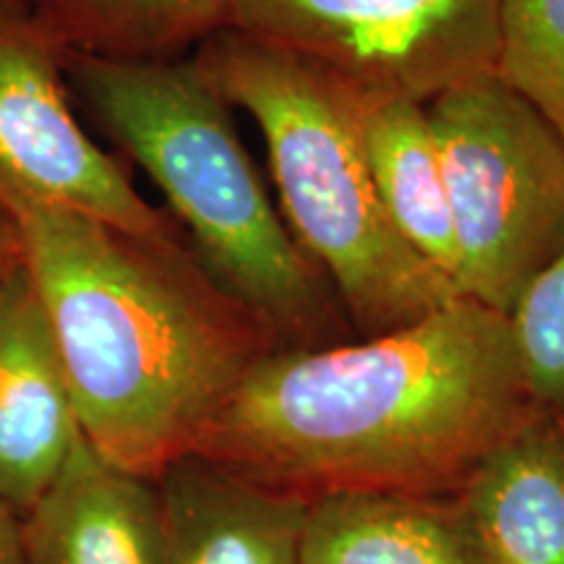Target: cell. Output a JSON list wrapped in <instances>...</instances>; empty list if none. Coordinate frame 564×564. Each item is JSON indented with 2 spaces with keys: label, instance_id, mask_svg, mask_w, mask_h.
<instances>
[{
  "label": "cell",
  "instance_id": "cell-1",
  "mask_svg": "<svg viewBox=\"0 0 564 564\" xmlns=\"http://www.w3.org/2000/svg\"><path fill=\"white\" fill-rule=\"evenodd\" d=\"M533 411L510 319L455 299L392 333L267 352L194 455L303 505L453 497Z\"/></svg>",
  "mask_w": 564,
  "mask_h": 564
},
{
  "label": "cell",
  "instance_id": "cell-2",
  "mask_svg": "<svg viewBox=\"0 0 564 564\" xmlns=\"http://www.w3.org/2000/svg\"><path fill=\"white\" fill-rule=\"evenodd\" d=\"M51 324L84 440L105 463L158 481L278 350L204 270L186 236H144L0 192Z\"/></svg>",
  "mask_w": 564,
  "mask_h": 564
},
{
  "label": "cell",
  "instance_id": "cell-3",
  "mask_svg": "<svg viewBox=\"0 0 564 564\" xmlns=\"http://www.w3.org/2000/svg\"><path fill=\"white\" fill-rule=\"evenodd\" d=\"M66 82L116 150L144 171L220 288L278 350L352 340L340 301L293 241L238 137L232 108L199 66L63 55Z\"/></svg>",
  "mask_w": 564,
  "mask_h": 564
},
{
  "label": "cell",
  "instance_id": "cell-4",
  "mask_svg": "<svg viewBox=\"0 0 564 564\" xmlns=\"http://www.w3.org/2000/svg\"><path fill=\"white\" fill-rule=\"evenodd\" d=\"M192 61L264 139L278 209L340 301L356 337L434 314L457 288L398 236L373 188L361 97L270 45L223 30Z\"/></svg>",
  "mask_w": 564,
  "mask_h": 564
},
{
  "label": "cell",
  "instance_id": "cell-5",
  "mask_svg": "<svg viewBox=\"0 0 564 564\" xmlns=\"http://www.w3.org/2000/svg\"><path fill=\"white\" fill-rule=\"evenodd\" d=\"M457 243V291L510 314L564 246V147L497 74L426 105Z\"/></svg>",
  "mask_w": 564,
  "mask_h": 564
},
{
  "label": "cell",
  "instance_id": "cell-6",
  "mask_svg": "<svg viewBox=\"0 0 564 564\" xmlns=\"http://www.w3.org/2000/svg\"><path fill=\"white\" fill-rule=\"evenodd\" d=\"M228 30L364 102L429 105L497 70L502 0H236Z\"/></svg>",
  "mask_w": 564,
  "mask_h": 564
},
{
  "label": "cell",
  "instance_id": "cell-7",
  "mask_svg": "<svg viewBox=\"0 0 564 564\" xmlns=\"http://www.w3.org/2000/svg\"><path fill=\"white\" fill-rule=\"evenodd\" d=\"M63 53L21 0H0V192L74 209L144 236H183L137 192L70 110Z\"/></svg>",
  "mask_w": 564,
  "mask_h": 564
},
{
  "label": "cell",
  "instance_id": "cell-8",
  "mask_svg": "<svg viewBox=\"0 0 564 564\" xmlns=\"http://www.w3.org/2000/svg\"><path fill=\"white\" fill-rule=\"evenodd\" d=\"M79 436L53 329L21 264L0 291V502L21 518L61 476Z\"/></svg>",
  "mask_w": 564,
  "mask_h": 564
},
{
  "label": "cell",
  "instance_id": "cell-9",
  "mask_svg": "<svg viewBox=\"0 0 564 564\" xmlns=\"http://www.w3.org/2000/svg\"><path fill=\"white\" fill-rule=\"evenodd\" d=\"M449 502L476 564H564V415L533 411Z\"/></svg>",
  "mask_w": 564,
  "mask_h": 564
},
{
  "label": "cell",
  "instance_id": "cell-10",
  "mask_svg": "<svg viewBox=\"0 0 564 564\" xmlns=\"http://www.w3.org/2000/svg\"><path fill=\"white\" fill-rule=\"evenodd\" d=\"M19 528L24 564H162L158 484L105 463L84 434Z\"/></svg>",
  "mask_w": 564,
  "mask_h": 564
},
{
  "label": "cell",
  "instance_id": "cell-11",
  "mask_svg": "<svg viewBox=\"0 0 564 564\" xmlns=\"http://www.w3.org/2000/svg\"><path fill=\"white\" fill-rule=\"evenodd\" d=\"M162 564H299L306 505L188 455L158 481Z\"/></svg>",
  "mask_w": 564,
  "mask_h": 564
},
{
  "label": "cell",
  "instance_id": "cell-12",
  "mask_svg": "<svg viewBox=\"0 0 564 564\" xmlns=\"http://www.w3.org/2000/svg\"><path fill=\"white\" fill-rule=\"evenodd\" d=\"M299 564H476L449 497L340 494L306 505Z\"/></svg>",
  "mask_w": 564,
  "mask_h": 564
},
{
  "label": "cell",
  "instance_id": "cell-13",
  "mask_svg": "<svg viewBox=\"0 0 564 564\" xmlns=\"http://www.w3.org/2000/svg\"><path fill=\"white\" fill-rule=\"evenodd\" d=\"M364 150L392 228L415 257L457 288L460 262L453 215L426 105L408 100L366 105Z\"/></svg>",
  "mask_w": 564,
  "mask_h": 564
},
{
  "label": "cell",
  "instance_id": "cell-14",
  "mask_svg": "<svg viewBox=\"0 0 564 564\" xmlns=\"http://www.w3.org/2000/svg\"><path fill=\"white\" fill-rule=\"evenodd\" d=\"M63 53L178 61L228 30L236 0H21Z\"/></svg>",
  "mask_w": 564,
  "mask_h": 564
},
{
  "label": "cell",
  "instance_id": "cell-15",
  "mask_svg": "<svg viewBox=\"0 0 564 564\" xmlns=\"http://www.w3.org/2000/svg\"><path fill=\"white\" fill-rule=\"evenodd\" d=\"M564 147V0H502L497 70Z\"/></svg>",
  "mask_w": 564,
  "mask_h": 564
},
{
  "label": "cell",
  "instance_id": "cell-16",
  "mask_svg": "<svg viewBox=\"0 0 564 564\" xmlns=\"http://www.w3.org/2000/svg\"><path fill=\"white\" fill-rule=\"evenodd\" d=\"M507 319L533 408L564 415V246L528 282Z\"/></svg>",
  "mask_w": 564,
  "mask_h": 564
},
{
  "label": "cell",
  "instance_id": "cell-17",
  "mask_svg": "<svg viewBox=\"0 0 564 564\" xmlns=\"http://www.w3.org/2000/svg\"><path fill=\"white\" fill-rule=\"evenodd\" d=\"M0 564H24L21 560L19 514L0 502Z\"/></svg>",
  "mask_w": 564,
  "mask_h": 564
},
{
  "label": "cell",
  "instance_id": "cell-18",
  "mask_svg": "<svg viewBox=\"0 0 564 564\" xmlns=\"http://www.w3.org/2000/svg\"><path fill=\"white\" fill-rule=\"evenodd\" d=\"M0 264H6V267L24 264L17 225L11 223V217L6 215L3 209H0Z\"/></svg>",
  "mask_w": 564,
  "mask_h": 564
},
{
  "label": "cell",
  "instance_id": "cell-19",
  "mask_svg": "<svg viewBox=\"0 0 564 564\" xmlns=\"http://www.w3.org/2000/svg\"><path fill=\"white\" fill-rule=\"evenodd\" d=\"M19 267H21V264H19ZM19 267H6V264H0V291H3V282L9 280V274L17 272Z\"/></svg>",
  "mask_w": 564,
  "mask_h": 564
}]
</instances>
